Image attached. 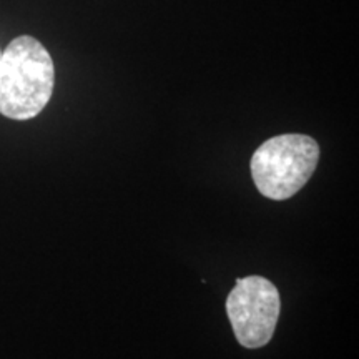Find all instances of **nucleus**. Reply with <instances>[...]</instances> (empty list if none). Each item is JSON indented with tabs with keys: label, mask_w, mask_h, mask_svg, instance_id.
I'll return each instance as SVG.
<instances>
[{
	"label": "nucleus",
	"mask_w": 359,
	"mask_h": 359,
	"mask_svg": "<svg viewBox=\"0 0 359 359\" xmlns=\"http://www.w3.org/2000/svg\"><path fill=\"white\" fill-rule=\"evenodd\" d=\"M53 85L47 48L30 35L13 39L0 58V114L19 122L35 118L50 102Z\"/></svg>",
	"instance_id": "1"
},
{
	"label": "nucleus",
	"mask_w": 359,
	"mask_h": 359,
	"mask_svg": "<svg viewBox=\"0 0 359 359\" xmlns=\"http://www.w3.org/2000/svg\"><path fill=\"white\" fill-rule=\"evenodd\" d=\"M320 161V145L302 133L278 135L251 156V178L263 196L283 201L294 196L313 177Z\"/></svg>",
	"instance_id": "2"
},
{
	"label": "nucleus",
	"mask_w": 359,
	"mask_h": 359,
	"mask_svg": "<svg viewBox=\"0 0 359 359\" xmlns=\"http://www.w3.org/2000/svg\"><path fill=\"white\" fill-rule=\"evenodd\" d=\"M278 288L263 276L236 278L226 298V313L233 333L243 348H263L273 338L280 318Z\"/></svg>",
	"instance_id": "3"
},
{
	"label": "nucleus",
	"mask_w": 359,
	"mask_h": 359,
	"mask_svg": "<svg viewBox=\"0 0 359 359\" xmlns=\"http://www.w3.org/2000/svg\"><path fill=\"white\" fill-rule=\"evenodd\" d=\"M0 58H2V50H0Z\"/></svg>",
	"instance_id": "4"
}]
</instances>
